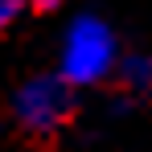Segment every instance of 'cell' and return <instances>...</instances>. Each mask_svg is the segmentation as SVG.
<instances>
[{"label": "cell", "instance_id": "cell-1", "mask_svg": "<svg viewBox=\"0 0 152 152\" xmlns=\"http://www.w3.org/2000/svg\"><path fill=\"white\" fill-rule=\"evenodd\" d=\"M111 66H115V33L99 17H78L62 41V74L74 86H86L99 82Z\"/></svg>", "mask_w": 152, "mask_h": 152}, {"label": "cell", "instance_id": "cell-3", "mask_svg": "<svg viewBox=\"0 0 152 152\" xmlns=\"http://www.w3.org/2000/svg\"><path fill=\"white\" fill-rule=\"evenodd\" d=\"M25 8H29V0H0V33L12 25V21L25 12Z\"/></svg>", "mask_w": 152, "mask_h": 152}, {"label": "cell", "instance_id": "cell-2", "mask_svg": "<svg viewBox=\"0 0 152 152\" xmlns=\"http://www.w3.org/2000/svg\"><path fill=\"white\" fill-rule=\"evenodd\" d=\"M74 107V82L66 74H45V78H29L25 86L17 91L12 111H17V124L37 132V136H50L53 127L66 124Z\"/></svg>", "mask_w": 152, "mask_h": 152}, {"label": "cell", "instance_id": "cell-4", "mask_svg": "<svg viewBox=\"0 0 152 152\" xmlns=\"http://www.w3.org/2000/svg\"><path fill=\"white\" fill-rule=\"evenodd\" d=\"M29 4H33V8H41V12H45V8H58V4H62V0H29Z\"/></svg>", "mask_w": 152, "mask_h": 152}]
</instances>
